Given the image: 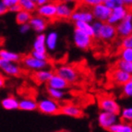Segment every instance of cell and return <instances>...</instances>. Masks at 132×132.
I'll return each mask as SVG.
<instances>
[{"instance_id":"obj_1","label":"cell","mask_w":132,"mask_h":132,"mask_svg":"<svg viewBox=\"0 0 132 132\" xmlns=\"http://www.w3.org/2000/svg\"><path fill=\"white\" fill-rule=\"evenodd\" d=\"M61 104L50 97H44L37 101V110L42 114L55 116L60 114Z\"/></svg>"},{"instance_id":"obj_2","label":"cell","mask_w":132,"mask_h":132,"mask_svg":"<svg viewBox=\"0 0 132 132\" xmlns=\"http://www.w3.org/2000/svg\"><path fill=\"white\" fill-rule=\"evenodd\" d=\"M98 105L101 111L119 114L121 107L114 97L110 95H101L98 98Z\"/></svg>"},{"instance_id":"obj_3","label":"cell","mask_w":132,"mask_h":132,"mask_svg":"<svg viewBox=\"0 0 132 132\" xmlns=\"http://www.w3.org/2000/svg\"><path fill=\"white\" fill-rule=\"evenodd\" d=\"M22 66L24 67L25 68L29 69L31 71H38L41 69H44L47 68L50 65L49 60H41L33 57L31 55H25L24 57L21 58Z\"/></svg>"},{"instance_id":"obj_4","label":"cell","mask_w":132,"mask_h":132,"mask_svg":"<svg viewBox=\"0 0 132 132\" xmlns=\"http://www.w3.org/2000/svg\"><path fill=\"white\" fill-rule=\"evenodd\" d=\"M0 72L9 77H19L21 75L22 68L17 62H11L0 58Z\"/></svg>"},{"instance_id":"obj_5","label":"cell","mask_w":132,"mask_h":132,"mask_svg":"<svg viewBox=\"0 0 132 132\" xmlns=\"http://www.w3.org/2000/svg\"><path fill=\"white\" fill-rule=\"evenodd\" d=\"M73 43L77 48L80 50H89L93 45V38L83 31L78 29H74L73 31Z\"/></svg>"},{"instance_id":"obj_6","label":"cell","mask_w":132,"mask_h":132,"mask_svg":"<svg viewBox=\"0 0 132 132\" xmlns=\"http://www.w3.org/2000/svg\"><path fill=\"white\" fill-rule=\"evenodd\" d=\"M55 74L60 76L66 80L68 84L75 83L79 79V72L74 67L69 65H63L59 66L55 69Z\"/></svg>"},{"instance_id":"obj_7","label":"cell","mask_w":132,"mask_h":132,"mask_svg":"<svg viewBox=\"0 0 132 132\" xmlns=\"http://www.w3.org/2000/svg\"><path fill=\"white\" fill-rule=\"evenodd\" d=\"M117 36L116 26L111 25L107 22H103L99 31L94 38L100 39L104 42H111Z\"/></svg>"},{"instance_id":"obj_8","label":"cell","mask_w":132,"mask_h":132,"mask_svg":"<svg viewBox=\"0 0 132 132\" xmlns=\"http://www.w3.org/2000/svg\"><path fill=\"white\" fill-rule=\"evenodd\" d=\"M70 20L72 21H84L89 22V23H93L94 21L93 12L90 7H87L85 6H80V7H78L77 9L73 11L72 15H71Z\"/></svg>"},{"instance_id":"obj_9","label":"cell","mask_w":132,"mask_h":132,"mask_svg":"<svg viewBox=\"0 0 132 132\" xmlns=\"http://www.w3.org/2000/svg\"><path fill=\"white\" fill-rule=\"evenodd\" d=\"M97 121H98V124L101 128H103L104 129L109 130L111 127H113L114 124H117L118 121H120V119H119L118 114L101 111L98 114Z\"/></svg>"},{"instance_id":"obj_10","label":"cell","mask_w":132,"mask_h":132,"mask_svg":"<svg viewBox=\"0 0 132 132\" xmlns=\"http://www.w3.org/2000/svg\"><path fill=\"white\" fill-rule=\"evenodd\" d=\"M37 15L41 16L47 20H55L56 17V2L50 1L46 4L38 6L36 9Z\"/></svg>"},{"instance_id":"obj_11","label":"cell","mask_w":132,"mask_h":132,"mask_svg":"<svg viewBox=\"0 0 132 132\" xmlns=\"http://www.w3.org/2000/svg\"><path fill=\"white\" fill-rule=\"evenodd\" d=\"M117 36L121 38H125L127 36L132 34V13L128 12L122 21H120L117 25H116Z\"/></svg>"},{"instance_id":"obj_12","label":"cell","mask_w":132,"mask_h":132,"mask_svg":"<svg viewBox=\"0 0 132 132\" xmlns=\"http://www.w3.org/2000/svg\"><path fill=\"white\" fill-rule=\"evenodd\" d=\"M90 9L93 12L94 20H98V21L102 22L107 21L109 17H110L111 11H112V9H109L104 3H100V4L93 7Z\"/></svg>"},{"instance_id":"obj_13","label":"cell","mask_w":132,"mask_h":132,"mask_svg":"<svg viewBox=\"0 0 132 132\" xmlns=\"http://www.w3.org/2000/svg\"><path fill=\"white\" fill-rule=\"evenodd\" d=\"M75 10L74 5H69L64 2H56V20H69L73 11Z\"/></svg>"},{"instance_id":"obj_14","label":"cell","mask_w":132,"mask_h":132,"mask_svg":"<svg viewBox=\"0 0 132 132\" xmlns=\"http://www.w3.org/2000/svg\"><path fill=\"white\" fill-rule=\"evenodd\" d=\"M128 12H129L128 9L127 7H125V6L116 7V9H112L110 17H109V19H108V20L106 22L111 25L116 26L125 19V17L128 15Z\"/></svg>"},{"instance_id":"obj_15","label":"cell","mask_w":132,"mask_h":132,"mask_svg":"<svg viewBox=\"0 0 132 132\" xmlns=\"http://www.w3.org/2000/svg\"><path fill=\"white\" fill-rule=\"evenodd\" d=\"M29 24L31 26V30H33L35 32L39 34V33H44V31L47 29L48 20L39 15H34L31 17Z\"/></svg>"},{"instance_id":"obj_16","label":"cell","mask_w":132,"mask_h":132,"mask_svg":"<svg viewBox=\"0 0 132 132\" xmlns=\"http://www.w3.org/2000/svg\"><path fill=\"white\" fill-rule=\"evenodd\" d=\"M60 114L75 118H79L83 116V111L81 108L74 104H64L61 105Z\"/></svg>"},{"instance_id":"obj_17","label":"cell","mask_w":132,"mask_h":132,"mask_svg":"<svg viewBox=\"0 0 132 132\" xmlns=\"http://www.w3.org/2000/svg\"><path fill=\"white\" fill-rule=\"evenodd\" d=\"M130 77H131V75H129L128 73L124 72V71L116 68L111 72V80L114 84H117V85L119 86H122L126 82H128L130 79Z\"/></svg>"},{"instance_id":"obj_18","label":"cell","mask_w":132,"mask_h":132,"mask_svg":"<svg viewBox=\"0 0 132 132\" xmlns=\"http://www.w3.org/2000/svg\"><path fill=\"white\" fill-rule=\"evenodd\" d=\"M19 109L26 112H33L37 110V101L32 97H24L19 100Z\"/></svg>"},{"instance_id":"obj_19","label":"cell","mask_w":132,"mask_h":132,"mask_svg":"<svg viewBox=\"0 0 132 132\" xmlns=\"http://www.w3.org/2000/svg\"><path fill=\"white\" fill-rule=\"evenodd\" d=\"M68 85L69 84L63 78H61L60 76L55 74V73H54V75L51 77V79L47 82V87H49V88L63 90H65L67 88H68Z\"/></svg>"},{"instance_id":"obj_20","label":"cell","mask_w":132,"mask_h":132,"mask_svg":"<svg viewBox=\"0 0 132 132\" xmlns=\"http://www.w3.org/2000/svg\"><path fill=\"white\" fill-rule=\"evenodd\" d=\"M53 71L49 69V68H44L41 70L34 71L33 73V79L38 83H47L48 80L51 79V77L54 75Z\"/></svg>"},{"instance_id":"obj_21","label":"cell","mask_w":132,"mask_h":132,"mask_svg":"<svg viewBox=\"0 0 132 132\" xmlns=\"http://www.w3.org/2000/svg\"><path fill=\"white\" fill-rule=\"evenodd\" d=\"M58 38L59 35L55 31H51L47 34H45V45H46L47 51L53 52L57 48Z\"/></svg>"},{"instance_id":"obj_22","label":"cell","mask_w":132,"mask_h":132,"mask_svg":"<svg viewBox=\"0 0 132 132\" xmlns=\"http://www.w3.org/2000/svg\"><path fill=\"white\" fill-rule=\"evenodd\" d=\"M32 51L39 53H47L46 45H45V34L39 33L35 37L32 44Z\"/></svg>"},{"instance_id":"obj_23","label":"cell","mask_w":132,"mask_h":132,"mask_svg":"<svg viewBox=\"0 0 132 132\" xmlns=\"http://www.w3.org/2000/svg\"><path fill=\"white\" fill-rule=\"evenodd\" d=\"M0 104L5 110H17L19 109V100L14 96H7L3 98L0 102Z\"/></svg>"},{"instance_id":"obj_24","label":"cell","mask_w":132,"mask_h":132,"mask_svg":"<svg viewBox=\"0 0 132 132\" xmlns=\"http://www.w3.org/2000/svg\"><path fill=\"white\" fill-rule=\"evenodd\" d=\"M0 58H1V59L7 60V61L17 62V63H19L20 61H21L22 57H21V55L18 53L9 51V50H7V49L1 48L0 49Z\"/></svg>"},{"instance_id":"obj_25","label":"cell","mask_w":132,"mask_h":132,"mask_svg":"<svg viewBox=\"0 0 132 132\" xmlns=\"http://www.w3.org/2000/svg\"><path fill=\"white\" fill-rule=\"evenodd\" d=\"M74 25H75V29L83 31L84 33L88 34L92 38H94V32H93V28L92 23L84 21H76L74 22Z\"/></svg>"},{"instance_id":"obj_26","label":"cell","mask_w":132,"mask_h":132,"mask_svg":"<svg viewBox=\"0 0 132 132\" xmlns=\"http://www.w3.org/2000/svg\"><path fill=\"white\" fill-rule=\"evenodd\" d=\"M46 93L48 94V97H50V98H52V99L55 100L57 102H61L63 100H65V98L67 96V93H65V90L49 88V87L46 88Z\"/></svg>"},{"instance_id":"obj_27","label":"cell","mask_w":132,"mask_h":132,"mask_svg":"<svg viewBox=\"0 0 132 132\" xmlns=\"http://www.w3.org/2000/svg\"><path fill=\"white\" fill-rule=\"evenodd\" d=\"M110 132H132V124L118 121L109 128Z\"/></svg>"},{"instance_id":"obj_28","label":"cell","mask_w":132,"mask_h":132,"mask_svg":"<svg viewBox=\"0 0 132 132\" xmlns=\"http://www.w3.org/2000/svg\"><path fill=\"white\" fill-rule=\"evenodd\" d=\"M19 5H20L21 10L27 11V12H30L31 14L33 12H36V9L38 7L37 3L33 2L31 0H20Z\"/></svg>"},{"instance_id":"obj_29","label":"cell","mask_w":132,"mask_h":132,"mask_svg":"<svg viewBox=\"0 0 132 132\" xmlns=\"http://www.w3.org/2000/svg\"><path fill=\"white\" fill-rule=\"evenodd\" d=\"M31 17H32V14L31 13L24 10H20L19 13L16 14V22L19 25L26 24V23L30 22Z\"/></svg>"},{"instance_id":"obj_30","label":"cell","mask_w":132,"mask_h":132,"mask_svg":"<svg viewBox=\"0 0 132 132\" xmlns=\"http://www.w3.org/2000/svg\"><path fill=\"white\" fill-rule=\"evenodd\" d=\"M114 68H118L124 72L128 73L129 75H132V62L125 61V60L118 59L117 63L114 64Z\"/></svg>"},{"instance_id":"obj_31","label":"cell","mask_w":132,"mask_h":132,"mask_svg":"<svg viewBox=\"0 0 132 132\" xmlns=\"http://www.w3.org/2000/svg\"><path fill=\"white\" fill-rule=\"evenodd\" d=\"M119 119L123 122L132 124V107H125L120 110L119 113Z\"/></svg>"},{"instance_id":"obj_32","label":"cell","mask_w":132,"mask_h":132,"mask_svg":"<svg viewBox=\"0 0 132 132\" xmlns=\"http://www.w3.org/2000/svg\"><path fill=\"white\" fill-rule=\"evenodd\" d=\"M121 93L126 98H132V79L121 86Z\"/></svg>"},{"instance_id":"obj_33","label":"cell","mask_w":132,"mask_h":132,"mask_svg":"<svg viewBox=\"0 0 132 132\" xmlns=\"http://www.w3.org/2000/svg\"><path fill=\"white\" fill-rule=\"evenodd\" d=\"M119 55H120V59L132 62V49L121 48V50L119 52Z\"/></svg>"},{"instance_id":"obj_34","label":"cell","mask_w":132,"mask_h":132,"mask_svg":"<svg viewBox=\"0 0 132 132\" xmlns=\"http://www.w3.org/2000/svg\"><path fill=\"white\" fill-rule=\"evenodd\" d=\"M121 47L122 48H130L132 49V34L121 39Z\"/></svg>"},{"instance_id":"obj_35","label":"cell","mask_w":132,"mask_h":132,"mask_svg":"<svg viewBox=\"0 0 132 132\" xmlns=\"http://www.w3.org/2000/svg\"><path fill=\"white\" fill-rule=\"evenodd\" d=\"M79 2L81 3L82 6H85V7H90V9L102 3L101 0H79Z\"/></svg>"},{"instance_id":"obj_36","label":"cell","mask_w":132,"mask_h":132,"mask_svg":"<svg viewBox=\"0 0 132 132\" xmlns=\"http://www.w3.org/2000/svg\"><path fill=\"white\" fill-rule=\"evenodd\" d=\"M105 5L110 9H114L116 7L123 6V3H122L121 0H108L107 2L105 3Z\"/></svg>"},{"instance_id":"obj_37","label":"cell","mask_w":132,"mask_h":132,"mask_svg":"<svg viewBox=\"0 0 132 132\" xmlns=\"http://www.w3.org/2000/svg\"><path fill=\"white\" fill-rule=\"evenodd\" d=\"M30 55H31L33 57H35V58H38V59L49 60L47 53H39V52H35V51H31V53Z\"/></svg>"},{"instance_id":"obj_38","label":"cell","mask_w":132,"mask_h":132,"mask_svg":"<svg viewBox=\"0 0 132 132\" xmlns=\"http://www.w3.org/2000/svg\"><path fill=\"white\" fill-rule=\"evenodd\" d=\"M1 1L4 3V5L7 9L13 7L15 5H18L19 2H20V0H1Z\"/></svg>"},{"instance_id":"obj_39","label":"cell","mask_w":132,"mask_h":132,"mask_svg":"<svg viewBox=\"0 0 132 132\" xmlns=\"http://www.w3.org/2000/svg\"><path fill=\"white\" fill-rule=\"evenodd\" d=\"M31 30V28L29 23L20 25V32L22 33V34H26V33H28Z\"/></svg>"},{"instance_id":"obj_40","label":"cell","mask_w":132,"mask_h":132,"mask_svg":"<svg viewBox=\"0 0 132 132\" xmlns=\"http://www.w3.org/2000/svg\"><path fill=\"white\" fill-rule=\"evenodd\" d=\"M7 11H9V9H7L6 6L4 5V3L0 0V16H3L5 14L7 13Z\"/></svg>"},{"instance_id":"obj_41","label":"cell","mask_w":132,"mask_h":132,"mask_svg":"<svg viewBox=\"0 0 132 132\" xmlns=\"http://www.w3.org/2000/svg\"><path fill=\"white\" fill-rule=\"evenodd\" d=\"M21 10V9H20V5H15V6H13V7H11L9 9V12H11V13H14V14H17L19 13L20 11Z\"/></svg>"},{"instance_id":"obj_42","label":"cell","mask_w":132,"mask_h":132,"mask_svg":"<svg viewBox=\"0 0 132 132\" xmlns=\"http://www.w3.org/2000/svg\"><path fill=\"white\" fill-rule=\"evenodd\" d=\"M5 84H6V77L3 75L2 73L0 72V89L4 88Z\"/></svg>"},{"instance_id":"obj_43","label":"cell","mask_w":132,"mask_h":132,"mask_svg":"<svg viewBox=\"0 0 132 132\" xmlns=\"http://www.w3.org/2000/svg\"><path fill=\"white\" fill-rule=\"evenodd\" d=\"M121 1L123 3V6L125 7H132V0H121Z\"/></svg>"},{"instance_id":"obj_44","label":"cell","mask_w":132,"mask_h":132,"mask_svg":"<svg viewBox=\"0 0 132 132\" xmlns=\"http://www.w3.org/2000/svg\"><path fill=\"white\" fill-rule=\"evenodd\" d=\"M61 2H64L67 3V4H69V5H74L78 2V0H60Z\"/></svg>"},{"instance_id":"obj_45","label":"cell","mask_w":132,"mask_h":132,"mask_svg":"<svg viewBox=\"0 0 132 132\" xmlns=\"http://www.w3.org/2000/svg\"><path fill=\"white\" fill-rule=\"evenodd\" d=\"M51 0H38L37 1V5L38 6H41V5H44V4H46V3L50 2Z\"/></svg>"},{"instance_id":"obj_46","label":"cell","mask_w":132,"mask_h":132,"mask_svg":"<svg viewBox=\"0 0 132 132\" xmlns=\"http://www.w3.org/2000/svg\"><path fill=\"white\" fill-rule=\"evenodd\" d=\"M107 1H108V0H101V2L104 3V4H105V3L107 2Z\"/></svg>"},{"instance_id":"obj_47","label":"cell","mask_w":132,"mask_h":132,"mask_svg":"<svg viewBox=\"0 0 132 132\" xmlns=\"http://www.w3.org/2000/svg\"><path fill=\"white\" fill-rule=\"evenodd\" d=\"M31 1H33V2H36V3H37L38 0H31Z\"/></svg>"}]
</instances>
